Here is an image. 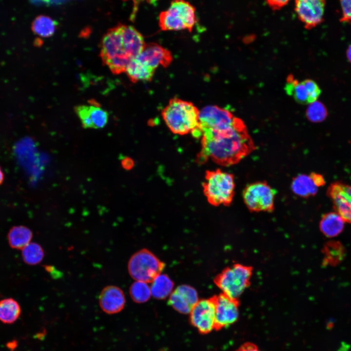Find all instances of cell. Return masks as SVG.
I'll return each mask as SVG.
<instances>
[{"label":"cell","mask_w":351,"mask_h":351,"mask_svg":"<svg viewBox=\"0 0 351 351\" xmlns=\"http://www.w3.org/2000/svg\"><path fill=\"white\" fill-rule=\"evenodd\" d=\"M201 148L197 156L199 164L210 159L223 166L238 163L256 149L243 122L237 118L234 124L219 130L199 129Z\"/></svg>","instance_id":"cell-1"},{"label":"cell","mask_w":351,"mask_h":351,"mask_svg":"<svg viewBox=\"0 0 351 351\" xmlns=\"http://www.w3.org/2000/svg\"><path fill=\"white\" fill-rule=\"evenodd\" d=\"M145 43L142 35L134 27L120 23L109 29L102 37L99 55L112 73L120 74L125 72Z\"/></svg>","instance_id":"cell-2"},{"label":"cell","mask_w":351,"mask_h":351,"mask_svg":"<svg viewBox=\"0 0 351 351\" xmlns=\"http://www.w3.org/2000/svg\"><path fill=\"white\" fill-rule=\"evenodd\" d=\"M199 110L191 102L171 98L162 110V117L170 131L184 135L192 133L199 124Z\"/></svg>","instance_id":"cell-3"},{"label":"cell","mask_w":351,"mask_h":351,"mask_svg":"<svg viewBox=\"0 0 351 351\" xmlns=\"http://www.w3.org/2000/svg\"><path fill=\"white\" fill-rule=\"evenodd\" d=\"M203 188L204 194L211 205L229 206L234 195V175L220 169L207 171Z\"/></svg>","instance_id":"cell-4"},{"label":"cell","mask_w":351,"mask_h":351,"mask_svg":"<svg viewBox=\"0 0 351 351\" xmlns=\"http://www.w3.org/2000/svg\"><path fill=\"white\" fill-rule=\"evenodd\" d=\"M196 22L195 8L185 0H173L158 18V25L162 31L187 30L191 32Z\"/></svg>","instance_id":"cell-5"},{"label":"cell","mask_w":351,"mask_h":351,"mask_svg":"<svg viewBox=\"0 0 351 351\" xmlns=\"http://www.w3.org/2000/svg\"><path fill=\"white\" fill-rule=\"evenodd\" d=\"M252 275V269L250 267L234 264L218 274L214 282L222 293L237 299L249 286Z\"/></svg>","instance_id":"cell-6"},{"label":"cell","mask_w":351,"mask_h":351,"mask_svg":"<svg viewBox=\"0 0 351 351\" xmlns=\"http://www.w3.org/2000/svg\"><path fill=\"white\" fill-rule=\"evenodd\" d=\"M164 267V262L151 251L144 249L132 255L128 262V270L135 280L151 283Z\"/></svg>","instance_id":"cell-7"},{"label":"cell","mask_w":351,"mask_h":351,"mask_svg":"<svg viewBox=\"0 0 351 351\" xmlns=\"http://www.w3.org/2000/svg\"><path fill=\"white\" fill-rule=\"evenodd\" d=\"M277 191L266 181H257L248 184L244 189L242 197L250 212H272Z\"/></svg>","instance_id":"cell-8"},{"label":"cell","mask_w":351,"mask_h":351,"mask_svg":"<svg viewBox=\"0 0 351 351\" xmlns=\"http://www.w3.org/2000/svg\"><path fill=\"white\" fill-rule=\"evenodd\" d=\"M237 117L229 110L216 105L203 107L199 114V129L219 130L233 126Z\"/></svg>","instance_id":"cell-9"},{"label":"cell","mask_w":351,"mask_h":351,"mask_svg":"<svg viewBox=\"0 0 351 351\" xmlns=\"http://www.w3.org/2000/svg\"><path fill=\"white\" fill-rule=\"evenodd\" d=\"M189 314L191 324L200 333L208 334L214 330L215 309L212 297L198 300Z\"/></svg>","instance_id":"cell-10"},{"label":"cell","mask_w":351,"mask_h":351,"mask_svg":"<svg viewBox=\"0 0 351 351\" xmlns=\"http://www.w3.org/2000/svg\"><path fill=\"white\" fill-rule=\"evenodd\" d=\"M212 298L215 309L214 330L219 331L237 320L239 305L237 299L230 297L222 293Z\"/></svg>","instance_id":"cell-11"},{"label":"cell","mask_w":351,"mask_h":351,"mask_svg":"<svg viewBox=\"0 0 351 351\" xmlns=\"http://www.w3.org/2000/svg\"><path fill=\"white\" fill-rule=\"evenodd\" d=\"M327 195L331 199L335 212L345 222L351 224V185L334 182L328 188Z\"/></svg>","instance_id":"cell-12"},{"label":"cell","mask_w":351,"mask_h":351,"mask_svg":"<svg viewBox=\"0 0 351 351\" xmlns=\"http://www.w3.org/2000/svg\"><path fill=\"white\" fill-rule=\"evenodd\" d=\"M325 0H295L294 10L305 27L311 29L324 21Z\"/></svg>","instance_id":"cell-13"},{"label":"cell","mask_w":351,"mask_h":351,"mask_svg":"<svg viewBox=\"0 0 351 351\" xmlns=\"http://www.w3.org/2000/svg\"><path fill=\"white\" fill-rule=\"evenodd\" d=\"M74 111L85 129H101L107 123L108 113L95 100H90L88 105H79Z\"/></svg>","instance_id":"cell-14"},{"label":"cell","mask_w":351,"mask_h":351,"mask_svg":"<svg viewBox=\"0 0 351 351\" xmlns=\"http://www.w3.org/2000/svg\"><path fill=\"white\" fill-rule=\"evenodd\" d=\"M135 58L155 69L159 65L167 67L173 60V56L169 50L154 42L146 43L142 51Z\"/></svg>","instance_id":"cell-15"},{"label":"cell","mask_w":351,"mask_h":351,"mask_svg":"<svg viewBox=\"0 0 351 351\" xmlns=\"http://www.w3.org/2000/svg\"><path fill=\"white\" fill-rule=\"evenodd\" d=\"M198 301L195 289L189 285H181L172 291L168 303L177 312L189 313Z\"/></svg>","instance_id":"cell-16"},{"label":"cell","mask_w":351,"mask_h":351,"mask_svg":"<svg viewBox=\"0 0 351 351\" xmlns=\"http://www.w3.org/2000/svg\"><path fill=\"white\" fill-rule=\"evenodd\" d=\"M126 303L125 295L119 287L110 285L104 287L99 296V304L102 310L112 314L120 312Z\"/></svg>","instance_id":"cell-17"},{"label":"cell","mask_w":351,"mask_h":351,"mask_svg":"<svg viewBox=\"0 0 351 351\" xmlns=\"http://www.w3.org/2000/svg\"><path fill=\"white\" fill-rule=\"evenodd\" d=\"M345 222L336 212L328 213L321 217L319 223L320 230L326 236L334 237L343 231Z\"/></svg>","instance_id":"cell-18"},{"label":"cell","mask_w":351,"mask_h":351,"mask_svg":"<svg viewBox=\"0 0 351 351\" xmlns=\"http://www.w3.org/2000/svg\"><path fill=\"white\" fill-rule=\"evenodd\" d=\"M155 71L156 69L143 64L134 58L129 63L125 72L130 80L136 83L139 81H151Z\"/></svg>","instance_id":"cell-19"},{"label":"cell","mask_w":351,"mask_h":351,"mask_svg":"<svg viewBox=\"0 0 351 351\" xmlns=\"http://www.w3.org/2000/svg\"><path fill=\"white\" fill-rule=\"evenodd\" d=\"M291 187L295 195L303 198L314 196L318 192V187L309 175L300 174L294 177Z\"/></svg>","instance_id":"cell-20"},{"label":"cell","mask_w":351,"mask_h":351,"mask_svg":"<svg viewBox=\"0 0 351 351\" xmlns=\"http://www.w3.org/2000/svg\"><path fill=\"white\" fill-rule=\"evenodd\" d=\"M323 253L324 263L330 266H336L343 260L345 249L339 241L331 240L325 244Z\"/></svg>","instance_id":"cell-21"},{"label":"cell","mask_w":351,"mask_h":351,"mask_svg":"<svg viewBox=\"0 0 351 351\" xmlns=\"http://www.w3.org/2000/svg\"><path fill=\"white\" fill-rule=\"evenodd\" d=\"M31 231L25 226L13 227L8 234V240L10 246L14 249L22 250L32 239Z\"/></svg>","instance_id":"cell-22"},{"label":"cell","mask_w":351,"mask_h":351,"mask_svg":"<svg viewBox=\"0 0 351 351\" xmlns=\"http://www.w3.org/2000/svg\"><path fill=\"white\" fill-rule=\"evenodd\" d=\"M151 295L157 299H163L172 292L174 284L171 278L165 274L160 273L151 282Z\"/></svg>","instance_id":"cell-23"},{"label":"cell","mask_w":351,"mask_h":351,"mask_svg":"<svg viewBox=\"0 0 351 351\" xmlns=\"http://www.w3.org/2000/svg\"><path fill=\"white\" fill-rule=\"evenodd\" d=\"M58 22L50 17L40 15L37 17L31 25L33 32L42 38L52 36L57 29Z\"/></svg>","instance_id":"cell-24"},{"label":"cell","mask_w":351,"mask_h":351,"mask_svg":"<svg viewBox=\"0 0 351 351\" xmlns=\"http://www.w3.org/2000/svg\"><path fill=\"white\" fill-rule=\"evenodd\" d=\"M21 308L17 301L12 298L0 301V321L5 324H12L19 317Z\"/></svg>","instance_id":"cell-25"},{"label":"cell","mask_w":351,"mask_h":351,"mask_svg":"<svg viewBox=\"0 0 351 351\" xmlns=\"http://www.w3.org/2000/svg\"><path fill=\"white\" fill-rule=\"evenodd\" d=\"M285 89L296 101L303 104L310 103L308 92L302 81L299 82L292 78H289Z\"/></svg>","instance_id":"cell-26"},{"label":"cell","mask_w":351,"mask_h":351,"mask_svg":"<svg viewBox=\"0 0 351 351\" xmlns=\"http://www.w3.org/2000/svg\"><path fill=\"white\" fill-rule=\"evenodd\" d=\"M148 283L136 280L130 286L129 293L132 300L137 303L147 301L151 295L150 286Z\"/></svg>","instance_id":"cell-27"},{"label":"cell","mask_w":351,"mask_h":351,"mask_svg":"<svg viewBox=\"0 0 351 351\" xmlns=\"http://www.w3.org/2000/svg\"><path fill=\"white\" fill-rule=\"evenodd\" d=\"M22 256L26 263L35 265L42 261L44 257V252L39 244L30 242L22 249Z\"/></svg>","instance_id":"cell-28"},{"label":"cell","mask_w":351,"mask_h":351,"mask_svg":"<svg viewBox=\"0 0 351 351\" xmlns=\"http://www.w3.org/2000/svg\"><path fill=\"white\" fill-rule=\"evenodd\" d=\"M327 116V109L322 102L317 100L309 103L306 110V117L309 121L320 122L324 121Z\"/></svg>","instance_id":"cell-29"},{"label":"cell","mask_w":351,"mask_h":351,"mask_svg":"<svg viewBox=\"0 0 351 351\" xmlns=\"http://www.w3.org/2000/svg\"><path fill=\"white\" fill-rule=\"evenodd\" d=\"M302 82L308 92L310 103L317 100L321 94V90L317 84L310 79H306Z\"/></svg>","instance_id":"cell-30"},{"label":"cell","mask_w":351,"mask_h":351,"mask_svg":"<svg viewBox=\"0 0 351 351\" xmlns=\"http://www.w3.org/2000/svg\"><path fill=\"white\" fill-rule=\"evenodd\" d=\"M342 11L341 22L351 23V0H340Z\"/></svg>","instance_id":"cell-31"},{"label":"cell","mask_w":351,"mask_h":351,"mask_svg":"<svg viewBox=\"0 0 351 351\" xmlns=\"http://www.w3.org/2000/svg\"><path fill=\"white\" fill-rule=\"evenodd\" d=\"M123 1H127L129 0H122ZM133 2V11L130 16L131 20H134L136 18V12H137L138 6L140 3L142 2H146L149 4L156 5L159 0H131Z\"/></svg>","instance_id":"cell-32"},{"label":"cell","mask_w":351,"mask_h":351,"mask_svg":"<svg viewBox=\"0 0 351 351\" xmlns=\"http://www.w3.org/2000/svg\"><path fill=\"white\" fill-rule=\"evenodd\" d=\"M290 0H265L269 7L273 11L278 10L285 6Z\"/></svg>","instance_id":"cell-33"},{"label":"cell","mask_w":351,"mask_h":351,"mask_svg":"<svg viewBox=\"0 0 351 351\" xmlns=\"http://www.w3.org/2000/svg\"><path fill=\"white\" fill-rule=\"evenodd\" d=\"M309 176L318 188L325 185L326 182L325 179L321 175L314 172H312Z\"/></svg>","instance_id":"cell-34"},{"label":"cell","mask_w":351,"mask_h":351,"mask_svg":"<svg viewBox=\"0 0 351 351\" xmlns=\"http://www.w3.org/2000/svg\"><path fill=\"white\" fill-rule=\"evenodd\" d=\"M234 351H260V350L255 344L251 342H246Z\"/></svg>","instance_id":"cell-35"},{"label":"cell","mask_w":351,"mask_h":351,"mask_svg":"<svg viewBox=\"0 0 351 351\" xmlns=\"http://www.w3.org/2000/svg\"><path fill=\"white\" fill-rule=\"evenodd\" d=\"M122 167L126 170H130L134 166L133 160L128 157H125L121 160Z\"/></svg>","instance_id":"cell-36"},{"label":"cell","mask_w":351,"mask_h":351,"mask_svg":"<svg viewBox=\"0 0 351 351\" xmlns=\"http://www.w3.org/2000/svg\"><path fill=\"white\" fill-rule=\"evenodd\" d=\"M71 0H40L41 3L48 5H60L66 3Z\"/></svg>","instance_id":"cell-37"},{"label":"cell","mask_w":351,"mask_h":351,"mask_svg":"<svg viewBox=\"0 0 351 351\" xmlns=\"http://www.w3.org/2000/svg\"><path fill=\"white\" fill-rule=\"evenodd\" d=\"M347 57L348 60L351 63V44L349 46L347 50Z\"/></svg>","instance_id":"cell-38"},{"label":"cell","mask_w":351,"mask_h":351,"mask_svg":"<svg viewBox=\"0 0 351 351\" xmlns=\"http://www.w3.org/2000/svg\"><path fill=\"white\" fill-rule=\"evenodd\" d=\"M4 179V175L0 167V185L2 183Z\"/></svg>","instance_id":"cell-39"},{"label":"cell","mask_w":351,"mask_h":351,"mask_svg":"<svg viewBox=\"0 0 351 351\" xmlns=\"http://www.w3.org/2000/svg\"><path fill=\"white\" fill-rule=\"evenodd\" d=\"M32 3L39 5L41 4L40 0H30Z\"/></svg>","instance_id":"cell-40"}]
</instances>
